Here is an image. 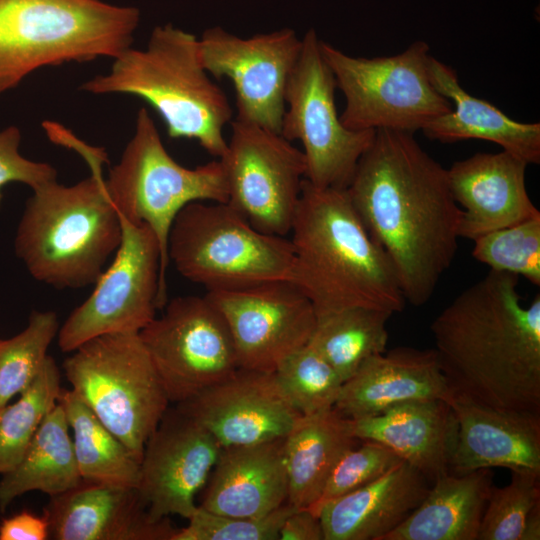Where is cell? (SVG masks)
I'll return each instance as SVG.
<instances>
[{
	"label": "cell",
	"mask_w": 540,
	"mask_h": 540,
	"mask_svg": "<svg viewBox=\"0 0 540 540\" xmlns=\"http://www.w3.org/2000/svg\"><path fill=\"white\" fill-rule=\"evenodd\" d=\"M402 462L404 460L386 445L362 440L338 459L318 500L307 509L318 516L320 508L327 502L375 481Z\"/></svg>",
	"instance_id": "8d00e7d4"
},
{
	"label": "cell",
	"mask_w": 540,
	"mask_h": 540,
	"mask_svg": "<svg viewBox=\"0 0 540 540\" xmlns=\"http://www.w3.org/2000/svg\"><path fill=\"white\" fill-rule=\"evenodd\" d=\"M351 425L356 438L386 445L431 484L449 474L458 422L446 400L402 403Z\"/></svg>",
	"instance_id": "cb8c5ba5"
},
{
	"label": "cell",
	"mask_w": 540,
	"mask_h": 540,
	"mask_svg": "<svg viewBox=\"0 0 540 540\" xmlns=\"http://www.w3.org/2000/svg\"><path fill=\"white\" fill-rule=\"evenodd\" d=\"M296 509L288 501L259 517L227 516L197 506L184 528L172 540H279L287 516Z\"/></svg>",
	"instance_id": "74e56055"
},
{
	"label": "cell",
	"mask_w": 540,
	"mask_h": 540,
	"mask_svg": "<svg viewBox=\"0 0 540 540\" xmlns=\"http://www.w3.org/2000/svg\"><path fill=\"white\" fill-rule=\"evenodd\" d=\"M290 233L291 281L310 299L316 316L351 307L392 314L404 309L394 267L346 189L318 188L304 179Z\"/></svg>",
	"instance_id": "3957f363"
},
{
	"label": "cell",
	"mask_w": 540,
	"mask_h": 540,
	"mask_svg": "<svg viewBox=\"0 0 540 540\" xmlns=\"http://www.w3.org/2000/svg\"><path fill=\"white\" fill-rule=\"evenodd\" d=\"M528 165L502 150L476 153L447 169L453 198L462 209L460 238L474 240L540 213L527 191Z\"/></svg>",
	"instance_id": "44dd1931"
},
{
	"label": "cell",
	"mask_w": 540,
	"mask_h": 540,
	"mask_svg": "<svg viewBox=\"0 0 540 540\" xmlns=\"http://www.w3.org/2000/svg\"><path fill=\"white\" fill-rule=\"evenodd\" d=\"M279 540H324L319 517L307 508H296L284 520Z\"/></svg>",
	"instance_id": "60d3db41"
},
{
	"label": "cell",
	"mask_w": 540,
	"mask_h": 540,
	"mask_svg": "<svg viewBox=\"0 0 540 540\" xmlns=\"http://www.w3.org/2000/svg\"><path fill=\"white\" fill-rule=\"evenodd\" d=\"M121 223L122 240L111 264L90 296L59 327L57 342L62 352L71 353L105 334L139 333L167 303L156 235L146 224L122 217Z\"/></svg>",
	"instance_id": "7c38bea8"
},
{
	"label": "cell",
	"mask_w": 540,
	"mask_h": 540,
	"mask_svg": "<svg viewBox=\"0 0 540 540\" xmlns=\"http://www.w3.org/2000/svg\"><path fill=\"white\" fill-rule=\"evenodd\" d=\"M518 278L489 270L430 328L451 391L497 409L540 414V295L524 305Z\"/></svg>",
	"instance_id": "7a4b0ae2"
},
{
	"label": "cell",
	"mask_w": 540,
	"mask_h": 540,
	"mask_svg": "<svg viewBox=\"0 0 540 540\" xmlns=\"http://www.w3.org/2000/svg\"><path fill=\"white\" fill-rule=\"evenodd\" d=\"M21 132L16 126L0 131V210L2 188L8 183L18 182L35 190L57 180L56 169L45 162H36L19 152Z\"/></svg>",
	"instance_id": "f35d334b"
},
{
	"label": "cell",
	"mask_w": 540,
	"mask_h": 540,
	"mask_svg": "<svg viewBox=\"0 0 540 540\" xmlns=\"http://www.w3.org/2000/svg\"><path fill=\"white\" fill-rule=\"evenodd\" d=\"M320 42L314 29L302 38L285 90L280 134L302 143L309 183L318 188L346 189L375 131L351 130L341 123L335 105L336 81Z\"/></svg>",
	"instance_id": "8fae6325"
},
{
	"label": "cell",
	"mask_w": 540,
	"mask_h": 540,
	"mask_svg": "<svg viewBox=\"0 0 540 540\" xmlns=\"http://www.w3.org/2000/svg\"><path fill=\"white\" fill-rule=\"evenodd\" d=\"M107 192L120 216L146 224L156 235L166 276L168 235L179 211L195 201L228 202L220 159L195 168L176 162L163 145L148 110H138L135 132L119 162L105 180Z\"/></svg>",
	"instance_id": "9c48e42d"
},
{
	"label": "cell",
	"mask_w": 540,
	"mask_h": 540,
	"mask_svg": "<svg viewBox=\"0 0 540 540\" xmlns=\"http://www.w3.org/2000/svg\"><path fill=\"white\" fill-rule=\"evenodd\" d=\"M427 67L433 86L452 103L450 112L422 129L428 139L442 143L485 140L528 164L540 163V123L518 122L491 103L472 96L461 86L456 71L431 55Z\"/></svg>",
	"instance_id": "484cf974"
},
{
	"label": "cell",
	"mask_w": 540,
	"mask_h": 540,
	"mask_svg": "<svg viewBox=\"0 0 540 540\" xmlns=\"http://www.w3.org/2000/svg\"><path fill=\"white\" fill-rule=\"evenodd\" d=\"M472 256L490 270L540 286V213L477 237Z\"/></svg>",
	"instance_id": "e575fe53"
},
{
	"label": "cell",
	"mask_w": 540,
	"mask_h": 540,
	"mask_svg": "<svg viewBox=\"0 0 540 540\" xmlns=\"http://www.w3.org/2000/svg\"><path fill=\"white\" fill-rule=\"evenodd\" d=\"M139 22V9L101 0H0V95L45 66L116 58Z\"/></svg>",
	"instance_id": "8992f818"
},
{
	"label": "cell",
	"mask_w": 540,
	"mask_h": 540,
	"mask_svg": "<svg viewBox=\"0 0 540 540\" xmlns=\"http://www.w3.org/2000/svg\"><path fill=\"white\" fill-rule=\"evenodd\" d=\"M346 192L390 259L406 302L426 304L453 263L460 238L462 209L447 169L414 133L379 129Z\"/></svg>",
	"instance_id": "6da1fadb"
},
{
	"label": "cell",
	"mask_w": 540,
	"mask_h": 540,
	"mask_svg": "<svg viewBox=\"0 0 540 540\" xmlns=\"http://www.w3.org/2000/svg\"><path fill=\"white\" fill-rule=\"evenodd\" d=\"M175 407L206 428L222 447L284 438L301 416L274 373L244 368Z\"/></svg>",
	"instance_id": "ac0fdd59"
},
{
	"label": "cell",
	"mask_w": 540,
	"mask_h": 540,
	"mask_svg": "<svg viewBox=\"0 0 540 540\" xmlns=\"http://www.w3.org/2000/svg\"><path fill=\"white\" fill-rule=\"evenodd\" d=\"M540 539V501L529 511L525 520L521 540Z\"/></svg>",
	"instance_id": "b9f144b4"
},
{
	"label": "cell",
	"mask_w": 540,
	"mask_h": 540,
	"mask_svg": "<svg viewBox=\"0 0 540 540\" xmlns=\"http://www.w3.org/2000/svg\"><path fill=\"white\" fill-rule=\"evenodd\" d=\"M273 373L301 415L334 408L343 385L338 373L309 343L286 357Z\"/></svg>",
	"instance_id": "836d02e7"
},
{
	"label": "cell",
	"mask_w": 540,
	"mask_h": 540,
	"mask_svg": "<svg viewBox=\"0 0 540 540\" xmlns=\"http://www.w3.org/2000/svg\"><path fill=\"white\" fill-rule=\"evenodd\" d=\"M199 507L221 515L264 516L288 500L285 437L222 447Z\"/></svg>",
	"instance_id": "603a6c76"
},
{
	"label": "cell",
	"mask_w": 540,
	"mask_h": 540,
	"mask_svg": "<svg viewBox=\"0 0 540 540\" xmlns=\"http://www.w3.org/2000/svg\"><path fill=\"white\" fill-rule=\"evenodd\" d=\"M43 516L55 540H172L178 530L150 517L137 487L84 480L50 496Z\"/></svg>",
	"instance_id": "d6986e66"
},
{
	"label": "cell",
	"mask_w": 540,
	"mask_h": 540,
	"mask_svg": "<svg viewBox=\"0 0 540 540\" xmlns=\"http://www.w3.org/2000/svg\"><path fill=\"white\" fill-rule=\"evenodd\" d=\"M431 483L402 462L375 481L324 504V540H382L422 502Z\"/></svg>",
	"instance_id": "d4e9b609"
},
{
	"label": "cell",
	"mask_w": 540,
	"mask_h": 540,
	"mask_svg": "<svg viewBox=\"0 0 540 540\" xmlns=\"http://www.w3.org/2000/svg\"><path fill=\"white\" fill-rule=\"evenodd\" d=\"M61 389L59 368L48 355L19 399L0 408V474L19 463L42 421L58 403Z\"/></svg>",
	"instance_id": "1f68e13d"
},
{
	"label": "cell",
	"mask_w": 540,
	"mask_h": 540,
	"mask_svg": "<svg viewBox=\"0 0 540 540\" xmlns=\"http://www.w3.org/2000/svg\"><path fill=\"white\" fill-rule=\"evenodd\" d=\"M222 446L200 423L168 408L145 443L137 489L150 517L189 519L194 498L207 482Z\"/></svg>",
	"instance_id": "e0dca14e"
},
{
	"label": "cell",
	"mask_w": 540,
	"mask_h": 540,
	"mask_svg": "<svg viewBox=\"0 0 540 540\" xmlns=\"http://www.w3.org/2000/svg\"><path fill=\"white\" fill-rule=\"evenodd\" d=\"M140 332L170 403L184 402L239 367L229 328L204 296H178Z\"/></svg>",
	"instance_id": "4fadbf2b"
},
{
	"label": "cell",
	"mask_w": 540,
	"mask_h": 540,
	"mask_svg": "<svg viewBox=\"0 0 540 540\" xmlns=\"http://www.w3.org/2000/svg\"><path fill=\"white\" fill-rule=\"evenodd\" d=\"M32 191L18 223L16 255L35 280L51 287L95 284L122 240L121 217L102 174Z\"/></svg>",
	"instance_id": "5b68a950"
},
{
	"label": "cell",
	"mask_w": 540,
	"mask_h": 540,
	"mask_svg": "<svg viewBox=\"0 0 540 540\" xmlns=\"http://www.w3.org/2000/svg\"><path fill=\"white\" fill-rule=\"evenodd\" d=\"M49 538V526L44 516H37L23 511L0 524V540H46Z\"/></svg>",
	"instance_id": "ab89813d"
},
{
	"label": "cell",
	"mask_w": 540,
	"mask_h": 540,
	"mask_svg": "<svg viewBox=\"0 0 540 540\" xmlns=\"http://www.w3.org/2000/svg\"><path fill=\"white\" fill-rule=\"evenodd\" d=\"M361 441L352 432L351 419L335 408L301 415L285 437L287 501L310 508L338 459Z\"/></svg>",
	"instance_id": "83f0119b"
},
{
	"label": "cell",
	"mask_w": 540,
	"mask_h": 540,
	"mask_svg": "<svg viewBox=\"0 0 540 540\" xmlns=\"http://www.w3.org/2000/svg\"><path fill=\"white\" fill-rule=\"evenodd\" d=\"M205 296L229 328L240 368L273 373L309 342L315 328L312 302L290 280L207 291Z\"/></svg>",
	"instance_id": "2e32d148"
},
{
	"label": "cell",
	"mask_w": 540,
	"mask_h": 540,
	"mask_svg": "<svg viewBox=\"0 0 540 540\" xmlns=\"http://www.w3.org/2000/svg\"><path fill=\"white\" fill-rule=\"evenodd\" d=\"M198 47L207 73L233 83L235 120L280 133L285 90L302 38L290 28L241 38L215 26L204 30Z\"/></svg>",
	"instance_id": "9a60e30c"
},
{
	"label": "cell",
	"mask_w": 540,
	"mask_h": 540,
	"mask_svg": "<svg viewBox=\"0 0 540 540\" xmlns=\"http://www.w3.org/2000/svg\"><path fill=\"white\" fill-rule=\"evenodd\" d=\"M220 160L228 203L264 233H290L306 174L303 151L280 133L234 120Z\"/></svg>",
	"instance_id": "5bb4252c"
},
{
	"label": "cell",
	"mask_w": 540,
	"mask_h": 540,
	"mask_svg": "<svg viewBox=\"0 0 540 540\" xmlns=\"http://www.w3.org/2000/svg\"><path fill=\"white\" fill-rule=\"evenodd\" d=\"M450 393L434 349L401 346L365 360L343 382L334 408L358 419L402 403L446 400Z\"/></svg>",
	"instance_id": "7402d4cb"
},
{
	"label": "cell",
	"mask_w": 540,
	"mask_h": 540,
	"mask_svg": "<svg viewBox=\"0 0 540 540\" xmlns=\"http://www.w3.org/2000/svg\"><path fill=\"white\" fill-rule=\"evenodd\" d=\"M59 327L54 311L34 310L24 330L0 339V408L33 382Z\"/></svg>",
	"instance_id": "d6a6232c"
},
{
	"label": "cell",
	"mask_w": 540,
	"mask_h": 540,
	"mask_svg": "<svg viewBox=\"0 0 540 540\" xmlns=\"http://www.w3.org/2000/svg\"><path fill=\"white\" fill-rule=\"evenodd\" d=\"M113 60L109 73L80 89L139 97L162 118L169 138L196 140L218 159L225 154L224 127L233 110L204 69L195 35L170 23L156 26L145 49L130 47Z\"/></svg>",
	"instance_id": "277c9868"
},
{
	"label": "cell",
	"mask_w": 540,
	"mask_h": 540,
	"mask_svg": "<svg viewBox=\"0 0 540 540\" xmlns=\"http://www.w3.org/2000/svg\"><path fill=\"white\" fill-rule=\"evenodd\" d=\"M320 47L345 97L340 120L348 129L414 133L452 109L431 83L430 47L424 41L399 54L375 58L350 56L322 40Z\"/></svg>",
	"instance_id": "30bf717a"
},
{
	"label": "cell",
	"mask_w": 540,
	"mask_h": 540,
	"mask_svg": "<svg viewBox=\"0 0 540 540\" xmlns=\"http://www.w3.org/2000/svg\"><path fill=\"white\" fill-rule=\"evenodd\" d=\"M458 422L449 474L505 467L540 475V414L497 409L451 391Z\"/></svg>",
	"instance_id": "ffe728a7"
},
{
	"label": "cell",
	"mask_w": 540,
	"mask_h": 540,
	"mask_svg": "<svg viewBox=\"0 0 540 540\" xmlns=\"http://www.w3.org/2000/svg\"><path fill=\"white\" fill-rule=\"evenodd\" d=\"M58 403L72 429L73 449L81 479L137 487L140 462L72 389L62 388Z\"/></svg>",
	"instance_id": "f546056e"
},
{
	"label": "cell",
	"mask_w": 540,
	"mask_h": 540,
	"mask_svg": "<svg viewBox=\"0 0 540 540\" xmlns=\"http://www.w3.org/2000/svg\"><path fill=\"white\" fill-rule=\"evenodd\" d=\"M65 359L71 389L141 462L169 398L139 333H113L83 343Z\"/></svg>",
	"instance_id": "ba28073f"
},
{
	"label": "cell",
	"mask_w": 540,
	"mask_h": 540,
	"mask_svg": "<svg viewBox=\"0 0 540 540\" xmlns=\"http://www.w3.org/2000/svg\"><path fill=\"white\" fill-rule=\"evenodd\" d=\"M492 479L490 468L437 479L419 506L382 540H477Z\"/></svg>",
	"instance_id": "4316f807"
},
{
	"label": "cell",
	"mask_w": 540,
	"mask_h": 540,
	"mask_svg": "<svg viewBox=\"0 0 540 540\" xmlns=\"http://www.w3.org/2000/svg\"><path fill=\"white\" fill-rule=\"evenodd\" d=\"M168 259L187 280L207 291L290 280V239L256 229L228 202L195 201L176 215L168 235Z\"/></svg>",
	"instance_id": "52a82bcc"
},
{
	"label": "cell",
	"mask_w": 540,
	"mask_h": 540,
	"mask_svg": "<svg viewBox=\"0 0 540 540\" xmlns=\"http://www.w3.org/2000/svg\"><path fill=\"white\" fill-rule=\"evenodd\" d=\"M82 481L63 407L46 415L21 460L0 480V511L30 491L54 496Z\"/></svg>",
	"instance_id": "f1b7e54d"
},
{
	"label": "cell",
	"mask_w": 540,
	"mask_h": 540,
	"mask_svg": "<svg viewBox=\"0 0 540 540\" xmlns=\"http://www.w3.org/2000/svg\"><path fill=\"white\" fill-rule=\"evenodd\" d=\"M392 315L376 308L351 307L316 316L308 343L344 382L365 360L386 351L387 322Z\"/></svg>",
	"instance_id": "4dcf8cb0"
},
{
	"label": "cell",
	"mask_w": 540,
	"mask_h": 540,
	"mask_svg": "<svg viewBox=\"0 0 540 540\" xmlns=\"http://www.w3.org/2000/svg\"><path fill=\"white\" fill-rule=\"evenodd\" d=\"M504 487L492 485L477 540H521L525 520L540 501L539 474L511 471Z\"/></svg>",
	"instance_id": "d590c367"
}]
</instances>
